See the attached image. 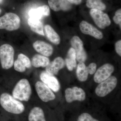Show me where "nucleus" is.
<instances>
[{
	"label": "nucleus",
	"instance_id": "f8f14e48",
	"mask_svg": "<svg viewBox=\"0 0 121 121\" xmlns=\"http://www.w3.org/2000/svg\"><path fill=\"white\" fill-rule=\"evenodd\" d=\"M79 28L83 34L90 35L98 39H101L103 38L102 32L86 21H82L79 25Z\"/></svg>",
	"mask_w": 121,
	"mask_h": 121
},
{
	"label": "nucleus",
	"instance_id": "aec40b11",
	"mask_svg": "<svg viewBox=\"0 0 121 121\" xmlns=\"http://www.w3.org/2000/svg\"><path fill=\"white\" fill-rule=\"evenodd\" d=\"M76 60L75 51L73 48H70L68 52L65 61V64L69 70L72 71L76 67Z\"/></svg>",
	"mask_w": 121,
	"mask_h": 121
},
{
	"label": "nucleus",
	"instance_id": "cd10ccee",
	"mask_svg": "<svg viewBox=\"0 0 121 121\" xmlns=\"http://www.w3.org/2000/svg\"><path fill=\"white\" fill-rule=\"evenodd\" d=\"M115 49L116 52L119 56H121V40H119L116 42L115 44Z\"/></svg>",
	"mask_w": 121,
	"mask_h": 121
},
{
	"label": "nucleus",
	"instance_id": "39448f33",
	"mask_svg": "<svg viewBox=\"0 0 121 121\" xmlns=\"http://www.w3.org/2000/svg\"><path fill=\"white\" fill-rule=\"evenodd\" d=\"M117 82V78L114 76H111L107 79L99 83L95 88V94L98 97H105L115 89Z\"/></svg>",
	"mask_w": 121,
	"mask_h": 121
},
{
	"label": "nucleus",
	"instance_id": "9d476101",
	"mask_svg": "<svg viewBox=\"0 0 121 121\" xmlns=\"http://www.w3.org/2000/svg\"><path fill=\"white\" fill-rule=\"evenodd\" d=\"M71 44L75 51L76 60L79 62L84 63L87 59V55L81 39L78 36H75L72 38Z\"/></svg>",
	"mask_w": 121,
	"mask_h": 121
},
{
	"label": "nucleus",
	"instance_id": "423d86ee",
	"mask_svg": "<svg viewBox=\"0 0 121 121\" xmlns=\"http://www.w3.org/2000/svg\"><path fill=\"white\" fill-rule=\"evenodd\" d=\"M90 13L95 24L100 28L104 29L111 24L108 15L101 10L91 9Z\"/></svg>",
	"mask_w": 121,
	"mask_h": 121
},
{
	"label": "nucleus",
	"instance_id": "5701e85b",
	"mask_svg": "<svg viewBox=\"0 0 121 121\" xmlns=\"http://www.w3.org/2000/svg\"><path fill=\"white\" fill-rule=\"evenodd\" d=\"M27 22L32 31L41 35H44L43 25L40 20L30 18L28 20Z\"/></svg>",
	"mask_w": 121,
	"mask_h": 121
},
{
	"label": "nucleus",
	"instance_id": "f03ea898",
	"mask_svg": "<svg viewBox=\"0 0 121 121\" xmlns=\"http://www.w3.org/2000/svg\"><path fill=\"white\" fill-rule=\"evenodd\" d=\"M32 94V89L28 80L23 78L19 80L12 91V96L21 101L28 102Z\"/></svg>",
	"mask_w": 121,
	"mask_h": 121
},
{
	"label": "nucleus",
	"instance_id": "bb28decb",
	"mask_svg": "<svg viewBox=\"0 0 121 121\" xmlns=\"http://www.w3.org/2000/svg\"><path fill=\"white\" fill-rule=\"evenodd\" d=\"M97 65L95 63H91L90 64L87 66L89 74L93 75L95 74L97 70Z\"/></svg>",
	"mask_w": 121,
	"mask_h": 121
},
{
	"label": "nucleus",
	"instance_id": "ddd939ff",
	"mask_svg": "<svg viewBox=\"0 0 121 121\" xmlns=\"http://www.w3.org/2000/svg\"><path fill=\"white\" fill-rule=\"evenodd\" d=\"M65 64V62L63 59L58 56L49 63L45 67V71L52 75H56L60 69L64 67Z\"/></svg>",
	"mask_w": 121,
	"mask_h": 121
},
{
	"label": "nucleus",
	"instance_id": "1a4fd4ad",
	"mask_svg": "<svg viewBox=\"0 0 121 121\" xmlns=\"http://www.w3.org/2000/svg\"><path fill=\"white\" fill-rule=\"evenodd\" d=\"M114 67L109 63H106L96 70L95 73L94 80L95 82L99 83L111 76L114 71Z\"/></svg>",
	"mask_w": 121,
	"mask_h": 121
},
{
	"label": "nucleus",
	"instance_id": "9b49d317",
	"mask_svg": "<svg viewBox=\"0 0 121 121\" xmlns=\"http://www.w3.org/2000/svg\"><path fill=\"white\" fill-rule=\"evenodd\" d=\"M40 78L42 82L46 84L54 92H58L60 90V83L55 76L44 71L40 73Z\"/></svg>",
	"mask_w": 121,
	"mask_h": 121
},
{
	"label": "nucleus",
	"instance_id": "6ab92c4d",
	"mask_svg": "<svg viewBox=\"0 0 121 121\" xmlns=\"http://www.w3.org/2000/svg\"><path fill=\"white\" fill-rule=\"evenodd\" d=\"M31 65L35 68L46 67L50 63L47 56L39 54H36L32 59Z\"/></svg>",
	"mask_w": 121,
	"mask_h": 121
},
{
	"label": "nucleus",
	"instance_id": "c85d7f7f",
	"mask_svg": "<svg viewBox=\"0 0 121 121\" xmlns=\"http://www.w3.org/2000/svg\"><path fill=\"white\" fill-rule=\"evenodd\" d=\"M71 4L78 5L80 4L82 2V0H67Z\"/></svg>",
	"mask_w": 121,
	"mask_h": 121
},
{
	"label": "nucleus",
	"instance_id": "f257e3e1",
	"mask_svg": "<svg viewBox=\"0 0 121 121\" xmlns=\"http://www.w3.org/2000/svg\"><path fill=\"white\" fill-rule=\"evenodd\" d=\"M0 105L5 111L13 114H21L25 110V107L21 102L5 92L0 95Z\"/></svg>",
	"mask_w": 121,
	"mask_h": 121
},
{
	"label": "nucleus",
	"instance_id": "7c9ffc66",
	"mask_svg": "<svg viewBox=\"0 0 121 121\" xmlns=\"http://www.w3.org/2000/svg\"><path fill=\"white\" fill-rule=\"evenodd\" d=\"M1 9H0V14L1 13Z\"/></svg>",
	"mask_w": 121,
	"mask_h": 121
},
{
	"label": "nucleus",
	"instance_id": "f3484780",
	"mask_svg": "<svg viewBox=\"0 0 121 121\" xmlns=\"http://www.w3.org/2000/svg\"><path fill=\"white\" fill-rule=\"evenodd\" d=\"M48 4L51 8L56 12L69 11L71 8V4L67 0H48Z\"/></svg>",
	"mask_w": 121,
	"mask_h": 121
},
{
	"label": "nucleus",
	"instance_id": "4468645a",
	"mask_svg": "<svg viewBox=\"0 0 121 121\" xmlns=\"http://www.w3.org/2000/svg\"><path fill=\"white\" fill-rule=\"evenodd\" d=\"M33 46L37 52L44 56H50L53 53L52 46L43 41L37 40L33 44Z\"/></svg>",
	"mask_w": 121,
	"mask_h": 121
},
{
	"label": "nucleus",
	"instance_id": "393cba45",
	"mask_svg": "<svg viewBox=\"0 0 121 121\" xmlns=\"http://www.w3.org/2000/svg\"><path fill=\"white\" fill-rule=\"evenodd\" d=\"M78 121H99L93 118L90 114L84 113L80 114L78 117Z\"/></svg>",
	"mask_w": 121,
	"mask_h": 121
},
{
	"label": "nucleus",
	"instance_id": "6e6552de",
	"mask_svg": "<svg viewBox=\"0 0 121 121\" xmlns=\"http://www.w3.org/2000/svg\"><path fill=\"white\" fill-rule=\"evenodd\" d=\"M65 99L68 103L76 101H83L86 99V93L80 87L74 86L68 88L65 90Z\"/></svg>",
	"mask_w": 121,
	"mask_h": 121
},
{
	"label": "nucleus",
	"instance_id": "412c9836",
	"mask_svg": "<svg viewBox=\"0 0 121 121\" xmlns=\"http://www.w3.org/2000/svg\"><path fill=\"white\" fill-rule=\"evenodd\" d=\"M44 28L46 36L51 42L56 45L60 43V37L51 26L47 25Z\"/></svg>",
	"mask_w": 121,
	"mask_h": 121
},
{
	"label": "nucleus",
	"instance_id": "b1692460",
	"mask_svg": "<svg viewBox=\"0 0 121 121\" xmlns=\"http://www.w3.org/2000/svg\"><path fill=\"white\" fill-rule=\"evenodd\" d=\"M87 7L89 8L99 9L104 11L106 9V5L101 1L98 0H87Z\"/></svg>",
	"mask_w": 121,
	"mask_h": 121
},
{
	"label": "nucleus",
	"instance_id": "a211bd4d",
	"mask_svg": "<svg viewBox=\"0 0 121 121\" xmlns=\"http://www.w3.org/2000/svg\"><path fill=\"white\" fill-rule=\"evenodd\" d=\"M28 121H46L43 111L39 107H35L29 112Z\"/></svg>",
	"mask_w": 121,
	"mask_h": 121
},
{
	"label": "nucleus",
	"instance_id": "2eb2a0df",
	"mask_svg": "<svg viewBox=\"0 0 121 121\" xmlns=\"http://www.w3.org/2000/svg\"><path fill=\"white\" fill-rule=\"evenodd\" d=\"M49 7L44 5L36 9H32L29 12L30 18L40 20L43 17L50 15Z\"/></svg>",
	"mask_w": 121,
	"mask_h": 121
},
{
	"label": "nucleus",
	"instance_id": "7ed1b4c3",
	"mask_svg": "<svg viewBox=\"0 0 121 121\" xmlns=\"http://www.w3.org/2000/svg\"><path fill=\"white\" fill-rule=\"evenodd\" d=\"M14 50L7 44L0 47V62L2 69L8 70L12 67L14 63Z\"/></svg>",
	"mask_w": 121,
	"mask_h": 121
},
{
	"label": "nucleus",
	"instance_id": "2f4dec72",
	"mask_svg": "<svg viewBox=\"0 0 121 121\" xmlns=\"http://www.w3.org/2000/svg\"><path fill=\"white\" fill-rule=\"evenodd\" d=\"M99 0V1H101V0Z\"/></svg>",
	"mask_w": 121,
	"mask_h": 121
},
{
	"label": "nucleus",
	"instance_id": "0eeeda50",
	"mask_svg": "<svg viewBox=\"0 0 121 121\" xmlns=\"http://www.w3.org/2000/svg\"><path fill=\"white\" fill-rule=\"evenodd\" d=\"M35 87L37 95L43 101L48 102L55 99L56 95L52 91L41 81L36 82Z\"/></svg>",
	"mask_w": 121,
	"mask_h": 121
},
{
	"label": "nucleus",
	"instance_id": "4be33fe9",
	"mask_svg": "<svg viewBox=\"0 0 121 121\" xmlns=\"http://www.w3.org/2000/svg\"><path fill=\"white\" fill-rule=\"evenodd\" d=\"M76 74L78 80L81 82H84L87 80L89 73L87 67L84 62H79L77 66Z\"/></svg>",
	"mask_w": 121,
	"mask_h": 121
},
{
	"label": "nucleus",
	"instance_id": "dca6fc26",
	"mask_svg": "<svg viewBox=\"0 0 121 121\" xmlns=\"http://www.w3.org/2000/svg\"><path fill=\"white\" fill-rule=\"evenodd\" d=\"M13 65L15 70L22 73L26 71V68H30L31 64L28 57L24 55H19Z\"/></svg>",
	"mask_w": 121,
	"mask_h": 121
},
{
	"label": "nucleus",
	"instance_id": "20e7f679",
	"mask_svg": "<svg viewBox=\"0 0 121 121\" xmlns=\"http://www.w3.org/2000/svg\"><path fill=\"white\" fill-rule=\"evenodd\" d=\"M21 20L16 14L12 13H5L0 17V29L12 31L17 30L20 26Z\"/></svg>",
	"mask_w": 121,
	"mask_h": 121
},
{
	"label": "nucleus",
	"instance_id": "a878e982",
	"mask_svg": "<svg viewBox=\"0 0 121 121\" xmlns=\"http://www.w3.org/2000/svg\"><path fill=\"white\" fill-rule=\"evenodd\" d=\"M114 22L117 24L119 25L121 28V9H119L117 10L113 17Z\"/></svg>",
	"mask_w": 121,
	"mask_h": 121
},
{
	"label": "nucleus",
	"instance_id": "c756f323",
	"mask_svg": "<svg viewBox=\"0 0 121 121\" xmlns=\"http://www.w3.org/2000/svg\"><path fill=\"white\" fill-rule=\"evenodd\" d=\"M3 0H0V4L2 3V2H3Z\"/></svg>",
	"mask_w": 121,
	"mask_h": 121
}]
</instances>
